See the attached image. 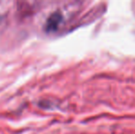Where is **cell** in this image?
<instances>
[{"instance_id": "cell-2", "label": "cell", "mask_w": 135, "mask_h": 134, "mask_svg": "<svg viewBox=\"0 0 135 134\" xmlns=\"http://www.w3.org/2000/svg\"><path fill=\"white\" fill-rule=\"evenodd\" d=\"M0 21H1V17H0Z\"/></svg>"}, {"instance_id": "cell-1", "label": "cell", "mask_w": 135, "mask_h": 134, "mask_svg": "<svg viewBox=\"0 0 135 134\" xmlns=\"http://www.w3.org/2000/svg\"><path fill=\"white\" fill-rule=\"evenodd\" d=\"M64 17L60 11H55L52 14H51L46 19L44 25V31L47 33H52L56 31L59 29L61 23L62 22Z\"/></svg>"}]
</instances>
